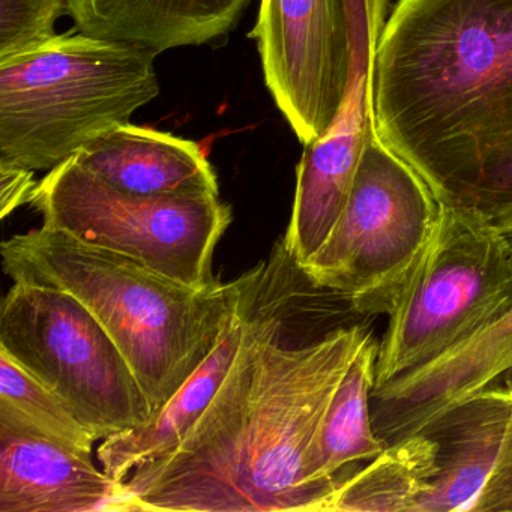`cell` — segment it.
<instances>
[{"instance_id": "6da1fadb", "label": "cell", "mask_w": 512, "mask_h": 512, "mask_svg": "<svg viewBox=\"0 0 512 512\" xmlns=\"http://www.w3.org/2000/svg\"><path fill=\"white\" fill-rule=\"evenodd\" d=\"M296 268L278 242L223 385L172 449L125 481L140 512H320L328 494L308 481L305 458L371 331L353 323L284 344Z\"/></svg>"}, {"instance_id": "7a4b0ae2", "label": "cell", "mask_w": 512, "mask_h": 512, "mask_svg": "<svg viewBox=\"0 0 512 512\" xmlns=\"http://www.w3.org/2000/svg\"><path fill=\"white\" fill-rule=\"evenodd\" d=\"M374 130L437 200L512 226V0H397L377 40Z\"/></svg>"}, {"instance_id": "3957f363", "label": "cell", "mask_w": 512, "mask_h": 512, "mask_svg": "<svg viewBox=\"0 0 512 512\" xmlns=\"http://www.w3.org/2000/svg\"><path fill=\"white\" fill-rule=\"evenodd\" d=\"M0 251L14 283L62 290L85 305L133 368L154 413L217 346L247 286L245 272L199 292L136 259L44 226L7 239Z\"/></svg>"}, {"instance_id": "277c9868", "label": "cell", "mask_w": 512, "mask_h": 512, "mask_svg": "<svg viewBox=\"0 0 512 512\" xmlns=\"http://www.w3.org/2000/svg\"><path fill=\"white\" fill-rule=\"evenodd\" d=\"M157 55L77 34L0 61V164L50 172L160 95Z\"/></svg>"}, {"instance_id": "5b68a950", "label": "cell", "mask_w": 512, "mask_h": 512, "mask_svg": "<svg viewBox=\"0 0 512 512\" xmlns=\"http://www.w3.org/2000/svg\"><path fill=\"white\" fill-rule=\"evenodd\" d=\"M442 203L425 179L376 133L368 140L346 208L301 272L364 317L388 316L421 262Z\"/></svg>"}, {"instance_id": "8992f818", "label": "cell", "mask_w": 512, "mask_h": 512, "mask_svg": "<svg viewBox=\"0 0 512 512\" xmlns=\"http://www.w3.org/2000/svg\"><path fill=\"white\" fill-rule=\"evenodd\" d=\"M511 293L508 232L478 212L442 205L436 232L388 314L376 388L472 337L505 307Z\"/></svg>"}, {"instance_id": "52a82bcc", "label": "cell", "mask_w": 512, "mask_h": 512, "mask_svg": "<svg viewBox=\"0 0 512 512\" xmlns=\"http://www.w3.org/2000/svg\"><path fill=\"white\" fill-rule=\"evenodd\" d=\"M29 205L47 229L136 259L191 289H214L215 248L232 223L220 196H134L82 166L76 155L37 182Z\"/></svg>"}, {"instance_id": "ba28073f", "label": "cell", "mask_w": 512, "mask_h": 512, "mask_svg": "<svg viewBox=\"0 0 512 512\" xmlns=\"http://www.w3.org/2000/svg\"><path fill=\"white\" fill-rule=\"evenodd\" d=\"M0 352L62 398L97 440L154 415L109 332L62 290L14 283L0 310Z\"/></svg>"}, {"instance_id": "9c48e42d", "label": "cell", "mask_w": 512, "mask_h": 512, "mask_svg": "<svg viewBox=\"0 0 512 512\" xmlns=\"http://www.w3.org/2000/svg\"><path fill=\"white\" fill-rule=\"evenodd\" d=\"M256 41L266 88L307 146L331 128L346 98L349 17L344 0H260Z\"/></svg>"}, {"instance_id": "30bf717a", "label": "cell", "mask_w": 512, "mask_h": 512, "mask_svg": "<svg viewBox=\"0 0 512 512\" xmlns=\"http://www.w3.org/2000/svg\"><path fill=\"white\" fill-rule=\"evenodd\" d=\"M349 17L350 73L346 98L334 124L304 146L296 167L295 202L283 238L290 259L301 268L337 226L362 152L376 130L373 119V64L386 22L388 0H344Z\"/></svg>"}, {"instance_id": "8fae6325", "label": "cell", "mask_w": 512, "mask_h": 512, "mask_svg": "<svg viewBox=\"0 0 512 512\" xmlns=\"http://www.w3.org/2000/svg\"><path fill=\"white\" fill-rule=\"evenodd\" d=\"M436 476L418 512H512V383L494 382L428 422Z\"/></svg>"}, {"instance_id": "7c38bea8", "label": "cell", "mask_w": 512, "mask_h": 512, "mask_svg": "<svg viewBox=\"0 0 512 512\" xmlns=\"http://www.w3.org/2000/svg\"><path fill=\"white\" fill-rule=\"evenodd\" d=\"M512 242V226L503 227ZM512 368V293L505 307L472 337L430 364L401 374L371 394L377 436L392 445L421 431L440 413Z\"/></svg>"}, {"instance_id": "4fadbf2b", "label": "cell", "mask_w": 512, "mask_h": 512, "mask_svg": "<svg viewBox=\"0 0 512 512\" xmlns=\"http://www.w3.org/2000/svg\"><path fill=\"white\" fill-rule=\"evenodd\" d=\"M0 512H140L89 452L0 427Z\"/></svg>"}, {"instance_id": "5bb4252c", "label": "cell", "mask_w": 512, "mask_h": 512, "mask_svg": "<svg viewBox=\"0 0 512 512\" xmlns=\"http://www.w3.org/2000/svg\"><path fill=\"white\" fill-rule=\"evenodd\" d=\"M89 172L134 196H220L217 173L196 142L127 122L76 155Z\"/></svg>"}, {"instance_id": "9a60e30c", "label": "cell", "mask_w": 512, "mask_h": 512, "mask_svg": "<svg viewBox=\"0 0 512 512\" xmlns=\"http://www.w3.org/2000/svg\"><path fill=\"white\" fill-rule=\"evenodd\" d=\"M265 269L266 262L262 260L247 272L244 295L230 316L220 341L169 403L142 427L107 437L101 443L97 449L98 461L110 478L125 482L137 467L166 454L205 412L241 349L248 314Z\"/></svg>"}, {"instance_id": "2e32d148", "label": "cell", "mask_w": 512, "mask_h": 512, "mask_svg": "<svg viewBox=\"0 0 512 512\" xmlns=\"http://www.w3.org/2000/svg\"><path fill=\"white\" fill-rule=\"evenodd\" d=\"M251 0H67L76 31L160 55L214 43L235 29Z\"/></svg>"}, {"instance_id": "e0dca14e", "label": "cell", "mask_w": 512, "mask_h": 512, "mask_svg": "<svg viewBox=\"0 0 512 512\" xmlns=\"http://www.w3.org/2000/svg\"><path fill=\"white\" fill-rule=\"evenodd\" d=\"M377 355L379 341L371 334L347 368L308 448L305 476L328 496L341 470L373 460L388 448L374 431L371 416Z\"/></svg>"}, {"instance_id": "ac0fdd59", "label": "cell", "mask_w": 512, "mask_h": 512, "mask_svg": "<svg viewBox=\"0 0 512 512\" xmlns=\"http://www.w3.org/2000/svg\"><path fill=\"white\" fill-rule=\"evenodd\" d=\"M436 476V443L418 431L341 478L320 512H418Z\"/></svg>"}, {"instance_id": "d6986e66", "label": "cell", "mask_w": 512, "mask_h": 512, "mask_svg": "<svg viewBox=\"0 0 512 512\" xmlns=\"http://www.w3.org/2000/svg\"><path fill=\"white\" fill-rule=\"evenodd\" d=\"M0 427L38 434L89 454L97 442L62 398L4 352H0Z\"/></svg>"}, {"instance_id": "ffe728a7", "label": "cell", "mask_w": 512, "mask_h": 512, "mask_svg": "<svg viewBox=\"0 0 512 512\" xmlns=\"http://www.w3.org/2000/svg\"><path fill=\"white\" fill-rule=\"evenodd\" d=\"M67 0H0V61L55 38Z\"/></svg>"}, {"instance_id": "44dd1931", "label": "cell", "mask_w": 512, "mask_h": 512, "mask_svg": "<svg viewBox=\"0 0 512 512\" xmlns=\"http://www.w3.org/2000/svg\"><path fill=\"white\" fill-rule=\"evenodd\" d=\"M31 170L0 164V217L7 218L11 212L29 203L37 181Z\"/></svg>"}, {"instance_id": "7402d4cb", "label": "cell", "mask_w": 512, "mask_h": 512, "mask_svg": "<svg viewBox=\"0 0 512 512\" xmlns=\"http://www.w3.org/2000/svg\"><path fill=\"white\" fill-rule=\"evenodd\" d=\"M499 382L512 383V368L505 371V374H503L502 379H500Z\"/></svg>"}]
</instances>
